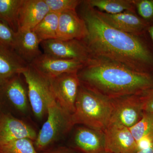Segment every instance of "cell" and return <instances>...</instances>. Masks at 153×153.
<instances>
[{"instance_id":"cell-3","label":"cell","mask_w":153,"mask_h":153,"mask_svg":"<svg viewBox=\"0 0 153 153\" xmlns=\"http://www.w3.org/2000/svg\"><path fill=\"white\" fill-rule=\"evenodd\" d=\"M113 109L111 99L80 84L71 122L73 126L82 124L104 131L110 123Z\"/></svg>"},{"instance_id":"cell-9","label":"cell","mask_w":153,"mask_h":153,"mask_svg":"<svg viewBox=\"0 0 153 153\" xmlns=\"http://www.w3.org/2000/svg\"><path fill=\"white\" fill-rule=\"evenodd\" d=\"M111 99L113 109L110 123L118 124L129 128L142 117L144 111L139 94Z\"/></svg>"},{"instance_id":"cell-25","label":"cell","mask_w":153,"mask_h":153,"mask_svg":"<svg viewBox=\"0 0 153 153\" xmlns=\"http://www.w3.org/2000/svg\"><path fill=\"white\" fill-rule=\"evenodd\" d=\"M138 16L149 23L153 25V0H133Z\"/></svg>"},{"instance_id":"cell-15","label":"cell","mask_w":153,"mask_h":153,"mask_svg":"<svg viewBox=\"0 0 153 153\" xmlns=\"http://www.w3.org/2000/svg\"><path fill=\"white\" fill-rule=\"evenodd\" d=\"M88 29L83 19L76 10L65 11L59 15L58 39L83 41L88 35Z\"/></svg>"},{"instance_id":"cell-12","label":"cell","mask_w":153,"mask_h":153,"mask_svg":"<svg viewBox=\"0 0 153 153\" xmlns=\"http://www.w3.org/2000/svg\"><path fill=\"white\" fill-rule=\"evenodd\" d=\"M95 10L99 16L107 25L128 34L143 36L150 26L136 13L126 11L120 13L110 14Z\"/></svg>"},{"instance_id":"cell-13","label":"cell","mask_w":153,"mask_h":153,"mask_svg":"<svg viewBox=\"0 0 153 153\" xmlns=\"http://www.w3.org/2000/svg\"><path fill=\"white\" fill-rule=\"evenodd\" d=\"M105 152L134 153L137 145L129 128L121 125L110 123L104 131Z\"/></svg>"},{"instance_id":"cell-22","label":"cell","mask_w":153,"mask_h":153,"mask_svg":"<svg viewBox=\"0 0 153 153\" xmlns=\"http://www.w3.org/2000/svg\"><path fill=\"white\" fill-rule=\"evenodd\" d=\"M129 129L137 142L145 137L153 140V113L144 111L139 121Z\"/></svg>"},{"instance_id":"cell-7","label":"cell","mask_w":153,"mask_h":153,"mask_svg":"<svg viewBox=\"0 0 153 153\" xmlns=\"http://www.w3.org/2000/svg\"><path fill=\"white\" fill-rule=\"evenodd\" d=\"M41 45L44 54L60 59L80 61L85 64L93 56L85 42L80 40L52 39L42 41Z\"/></svg>"},{"instance_id":"cell-16","label":"cell","mask_w":153,"mask_h":153,"mask_svg":"<svg viewBox=\"0 0 153 153\" xmlns=\"http://www.w3.org/2000/svg\"><path fill=\"white\" fill-rule=\"evenodd\" d=\"M49 12L45 0H23L19 10L18 31L33 30Z\"/></svg>"},{"instance_id":"cell-1","label":"cell","mask_w":153,"mask_h":153,"mask_svg":"<svg viewBox=\"0 0 153 153\" xmlns=\"http://www.w3.org/2000/svg\"><path fill=\"white\" fill-rule=\"evenodd\" d=\"M80 16L88 35L83 41L91 54L125 65L133 70L153 73V50L141 36L128 34L111 27L82 1Z\"/></svg>"},{"instance_id":"cell-6","label":"cell","mask_w":153,"mask_h":153,"mask_svg":"<svg viewBox=\"0 0 153 153\" xmlns=\"http://www.w3.org/2000/svg\"><path fill=\"white\" fill-rule=\"evenodd\" d=\"M22 74L27 86L31 111L37 119L41 120L47 115L49 103L55 99L49 79L30 65Z\"/></svg>"},{"instance_id":"cell-30","label":"cell","mask_w":153,"mask_h":153,"mask_svg":"<svg viewBox=\"0 0 153 153\" xmlns=\"http://www.w3.org/2000/svg\"><path fill=\"white\" fill-rule=\"evenodd\" d=\"M147 32L149 34L153 43V25L150 26L147 29Z\"/></svg>"},{"instance_id":"cell-27","label":"cell","mask_w":153,"mask_h":153,"mask_svg":"<svg viewBox=\"0 0 153 153\" xmlns=\"http://www.w3.org/2000/svg\"><path fill=\"white\" fill-rule=\"evenodd\" d=\"M145 112L153 113V87L139 94Z\"/></svg>"},{"instance_id":"cell-18","label":"cell","mask_w":153,"mask_h":153,"mask_svg":"<svg viewBox=\"0 0 153 153\" xmlns=\"http://www.w3.org/2000/svg\"><path fill=\"white\" fill-rule=\"evenodd\" d=\"M17 33L14 50L24 61L30 64L43 54L39 48L41 41L33 30L18 31Z\"/></svg>"},{"instance_id":"cell-2","label":"cell","mask_w":153,"mask_h":153,"mask_svg":"<svg viewBox=\"0 0 153 153\" xmlns=\"http://www.w3.org/2000/svg\"><path fill=\"white\" fill-rule=\"evenodd\" d=\"M81 85L110 99L138 94L153 87V73L93 56L77 72Z\"/></svg>"},{"instance_id":"cell-17","label":"cell","mask_w":153,"mask_h":153,"mask_svg":"<svg viewBox=\"0 0 153 153\" xmlns=\"http://www.w3.org/2000/svg\"><path fill=\"white\" fill-rule=\"evenodd\" d=\"M29 65L13 49L0 44V85L15 75L22 74Z\"/></svg>"},{"instance_id":"cell-19","label":"cell","mask_w":153,"mask_h":153,"mask_svg":"<svg viewBox=\"0 0 153 153\" xmlns=\"http://www.w3.org/2000/svg\"><path fill=\"white\" fill-rule=\"evenodd\" d=\"M83 2L91 8L108 14L136 11L133 0H87Z\"/></svg>"},{"instance_id":"cell-23","label":"cell","mask_w":153,"mask_h":153,"mask_svg":"<svg viewBox=\"0 0 153 153\" xmlns=\"http://www.w3.org/2000/svg\"><path fill=\"white\" fill-rule=\"evenodd\" d=\"M0 153H38L34 141L22 139L0 146Z\"/></svg>"},{"instance_id":"cell-26","label":"cell","mask_w":153,"mask_h":153,"mask_svg":"<svg viewBox=\"0 0 153 153\" xmlns=\"http://www.w3.org/2000/svg\"><path fill=\"white\" fill-rule=\"evenodd\" d=\"M17 33L6 23L0 20V44L14 50L16 42Z\"/></svg>"},{"instance_id":"cell-5","label":"cell","mask_w":153,"mask_h":153,"mask_svg":"<svg viewBox=\"0 0 153 153\" xmlns=\"http://www.w3.org/2000/svg\"><path fill=\"white\" fill-rule=\"evenodd\" d=\"M0 110L20 119L31 110L27 86L22 74L15 75L0 85Z\"/></svg>"},{"instance_id":"cell-32","label":"cell","mask_w":153,"mask_h":153,"mask_svg":"<svg viewBox=\"0 0 153 153\" xmlns=\"http://www.w3.org/2000/svg\"></svg>"},{"instance_id":"cell-21","label":"cell","mask_w":153,"mask_h":153,"mask_svg":"<svg viewBox=\"0 0 153 153\" xmlns=\"http://www.w3.org/2000/svg\"><path fill=\"white\" fill-rule=\"evenodd\" d=\"M23 0H0V20L14 31H18L19 10Z\"/></svg>"},{"instance_id":"cell-29","label":"cell","mask_w":153,"mask_h":153,"mask_svg":"<svg viewBox=\"0 0 153 153\" xmlns=\"http://www.w3.org/2000/svg\"><path fill=\"white\" fill-rule=\"evenodd\" d=\"M134 153H153V145L149 147L138 150Z\"/></svg>"},{"instance_id":"cell-28","label":"cell","mask_w":153,"mask_h":153,"mask_svg":"<svg viewBox=\"0 0 153 153\" xmlns=\"http://www.w3.org/2000/svg\"><path fill=\"white\" fill-rule=\"evenodd\" d=\"M40 153H78V152L66 147H58L52 148L49 149Z\"/></svg>"},{"instance_id":"cell-14","label":"cell","mask_w":153,"mask_h":153,"mask_svg":"<svg viewBox=\"0 0 153 153\" xmlns=\"http://www.w3.org/2000/svg\"><path fill=\"white\" fill-rule=\"evenodd\" d=\"M73 143L76 151L81 153L105 152V134L102 131L79 127L74 132Z\"/></svg>"},{"instance_id":"cell-11","label":"cell","mask_w":153,"mask_h":153,"mask_svg":"<svg viewBox=\"0 0 153 153\" xmlns=\"http://www.w3.org/2000/svg\"><path fill=\"white\" fill-rule=\"evenodd\" d=\"M29 65L44 77L51 79L64 73L78 72L85 64L80 61L60 59L43 53Z\"/></svg>"},{"instance_id":"cell-31","label":"cell","mask_w":153,"mask_h":153,"mask_svg":"<svg viewBox=\"0 0 153 153\" xmlns=\"http://www.w3.org/2000/svg\"><path fill=\"white\" fill-rule=\"evenodd\" d=\"M109 153L105 152V153Z\"/></svg>"},{"instance_id":"cell-8","label":"cell","mask_w":153,"mask_h":153,"mask_svg":"<svg viewBox=\"0 0 153 153\" xmlns=\"http://www.w3.org/2000/svg\"><path fill=\"white\" fill-rule=\"evenodd\" d=\"M77 72L64 73L49 79L56 102L71 115L75 110L80 85Z\"/></svg>"},{"instance_id":"cell-20","label":"cell","mask_w":153,"mask_h":153,"mask_svg":"<svg viewBox=\"0 0 153 153\" xmlns=\"http://www.w3.org/2000/svg\"><path fill=\"white\" fill-rule=\"evenodd\" d=\"M59 15V14L49 12L32 30L41 42L58 39Z\"/></svg>"},{"instance_id":"cell-24","label":"cell","mask_w":153,"mask_h":153,"mask_svg":"<svg viewBox=\"0 0 153 153\" xmlns=\"http://www.w3.org/2000/svg\"><path fill=\"white\" fill-rule=\"evenodd\" d=\"M50 12L60 14L68 10H76L82 1L79 0H45Z\"/></svg>"},{"instance_id":"cell-4","label":"cell","mask_w":153,"mask_h":153,"mask_svg":"<svg viewBox=\"0 0 153 153\" xmlns=\"http://www.w3.org/2000/svg\"><path fill=\"white\" fill-rule=\"evenodd\" d=\"M73 126L71 115L63 109L56 100H52L48 105L47 120L34 141L37 152L41 153L52 148Z\"/></svg>"},{"instance_id":"cell-10","label":"cell","mask_w":153,"mask_h":153,"mask_svg":"<svg viewBox=\"0 0 153 153\" xmlns=\"http://www.w3.org/2000/svg\"><path fill=\"white\" fill-rule=\"evenodd\" d=\"M38 133L22 119L0 110V146L24 138L34 141Z\"/></svg>"}]
</instances>
